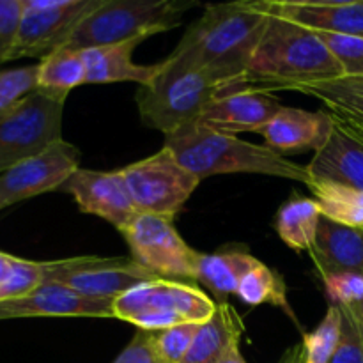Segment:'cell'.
I'll return each instance as SVG.
<instances>
[{
    "label": "cell",
    "instance_id": "e0dca14e",
    "mask_svg": "<svg viewBox=\"0 0 363 363\" xmlns=\"http://www.w3.org/2000/svg\"><path fill=\"white\" fill-rule=\"evenodd\" d=\"M335 128L330 112H311L303 108L282 106L280 112L259 133L266 145L279 155L286 152H318L328 142Z\"/></svg>",
    "mask_w": 363,
    "mask_h": 363
},
{
    "label": "cell",
    "instance_id": "8fae6325",
    "mask_svg": "<svg viewBox=\"0 0 363 363\" xmlns=\"http://www.w3.org/2000/svg\"><path fill=\"white\" fill-rule=\"evenodd\" d=\"M103 0H23L20 30L9 60L46 59L69 43L74 28Z\"/></svg>",
    "mask_w": 363,
    "mask_h": 363
},
{
    "label": "cell",
    "instance_id": "ffe728a7",
    "mask_svg": "<svg viewBox=\"0 0 363 363\" xmlns=\"http://www.w3.org/2000/svg\"><path fill=\"white\" fill-rule=\"evenodd\" d=\"M142 39L119 43V45L99 46L84 50L82 55L87 69V85L91 84H117V82H133L140 87L149 85L162 69V62L155 66H142L133 62V52Z\"/></svg>",
    "mask_w": 363,
    "mask_h": 363
},
{
    "label": "cell",
    "instance_id": "9c48e42d",
    "mask_svg": "<svg viewBox=\"0 0 363 363\" xmlns=\"http://www.w3.org/2000/svg\"><path fill=\"white\" fill-rule=\"evenodd\" d=\"M138 213L172 218L183 209L201 179L184 169L167 147L121 169Z\"/></svg>",
    "mask_w": 363,
    "mask_h": 363
},
{
    "label": "cell",
    "instance_id": "4fadbf2b",
    "mask_svg": "<svg viewBox=\"0 0 363 363\" xmlns=\"http://www.w3.org/2000/svg\"><path fill=\"white\" fill-rule=\"evenodd\" d=\"M60 191L69 194L84 213L99 216L119 230H123L138 213L121 170L103 172L78 169L60 186Z\"/></svg>",
    "mask_w": 363,
    "mask_h": 363
},
{
    "label": "cell",
    "instance_id": "603a6c76",
    "mask_svg": "<svg viewBox=\"0 0 363 363\" xmlns=\"http://www.w3.org/2000/svg\"><path fill=\"white\" fill-rule=\"evenodd\" d=\"M298 92L314 96L325 103L333 119L363 140V82L339 78L332 82L298 87Z\"/></svg>",
    "mask_w": 363,
    "mask_h": 363
},
{
    "label": "cell",
    "instance_id": "f546056e",
    "mask_svg": "<svg viewBox=\"0 0 363 363\" xmlns=\"http://www.w3.org/2000/svg\"><path fill=\"white\" fill-rule=\"evenodd\" d=\"M39 64L0 71V116L38 91Z\"/></svg>",
    "mask_w": 363,
    "mask_h": 363
},
{
    "label": "cell",
    "instance_id": "ac0fdd59",
    "mask_svg": "<svg viewBox=\"0 0 363 363\" xmlns=\"http://www.w3.org/2000/svg\"><path fill=\"white\" fill-rule=\"evenodd\" d=\"M311 257L321 279L339 273L363 277V229L340 225L323 216Z\"/></svg>",
    "mask_w": 363,
    "mask_h": 363
},
{
    "label": "cell",
    "instance_id": "7a4b0ae2",
    "mask_svg": "<svg viewBox=\"0 0 363 363\" xmlns=\"http://www.w3.org/2000/svg\"><path fill=\"white\" fill-rule=\"evenodd\" d=\"M342 78V69L318 32L268 13L243 87L255 91H296L298 87Z\"/></svg>",
    "mask_w": 363,
    "mask_h": 363
},
{
    "label": "cell",
    "instance_id": "f35d334b",
    "mask_svg": "<svg viewBox=\"0 0 363 363\" xmlns=\"http://www.w3.org/2000/svg\"><path fill=\"white\" fill-rule=\"evenodd\" d=\"M353 80H358V78H353ZM363 82V80H362Z\"/></svg>",
    "mask_w": 363,
    "mask_h": 363
},
{
    "label": "cell",
    "instance_id": "d6a6232c",
    "mask_svg": "<svg viewBox=\"0 0 363 363\" xmlns=\"http://www.w3.org/2000/svg\"><path fill=\"white\" fill-rule=\"evenodd\" d=\"M23 0H0V64L9 62V55L20 30Z\"/></svg>",
    "mask_w": 363,
    "mask_h": 363
},
{
    "label": "cell",
    "instance_id": "3957f363",
    "mask_svg": "<svg viewBox=\"0 0 363 363\" xmlns=\"http://www.w3.org/2000/svg\"><path fill=\"white\" fill-rule=\"evenodd\" d=\"M177 162L199 179L218 174H264L311 183L307 167L291 162L268 145L245 142L236 135L211 130L199 121L165 135V145Z\"/></svg>",
    "mask_w": 363,
    "mask_h": 363
},
{
    "label": "cell",
    "instance_id": "7402d4cb",
    "mask_svg": "<svg viewBox=\"0 0 363 363\" xmlns=\"http://www.w3.org/2000/svg\"><path fill=\"white\" fill-rule=\"evenodd\" d=\"M259 262L243 248H223L215 254H201L197 280L211 291L216 305L227 303V296L236 294L243 277Z\"/></svg>",
    "mask_w": 363,
    "mask_h": 363
},
{
    "label": "cell",
    "instance_id": "6da1fadb",
    "mask_svg": "<svg viewBox=\"0 0 363 363\" xmlns=\"http://www.w3.org/2000/svg\"><path fill=\"white\" fill-rule=\"evenodd\" d=\"M266 23L268 13L259 2L206 6L204 14L188 27L179 45L162 60L160 74L204 69L227 82L230 91H238L243 87Z\"/></svg>",
    "mask_w": 363,
    "mask_h": 363
},
{
    "label": "cell",
    "instance_id": "d4e9b609",
    "mask_svg": "<svg viewBox=\"0 0 363 363\" xmlns=\"http://www.w3.org/2000/svg\"><path fill=\"white\" fill-rule=\"evenodd\" d=\"M308 188L321 209V216L340 225L363 229V191L318 177H311Z\"/></svg>",
    "mask_w": 363,
    "mask_h": 363
},
{
    "label": "cell",
    "instance_id": "d6986e66",
    "mask_svg": "<svg viewBox=\"0 0 363 363\" xmlns=\"http://www.w3.org/2000/svg\"><path fill=\"white\" fill-rule=\"evenodd\" d=\"M311 177L335 181L363 191V140L335 121L328 142L307 165Z\"/></svg>",
    "mask_w": 363,
    "mask_h": 363
},
{
    "label": "cell",
    "instance_id": "1f68e13d",
    "mask_svg": "<svg viewBox=\"0 0 363 363\" xmlns=\"http://www.w3.org/2000/svg\"><path fill=\"white\" fill-rule=\"evenodd\" d=\"M326 294L332 305L337 307H350L363 300V277L354 273H339L323 279Z\"/></svg>",
    "mask_w": 363,
    "mask_h": 363
},
{
    "label": "cell",
    "instance_id": "5b68a950",
    "mask_svg": "<svg viewBox=\"0 0 363 363\" xmlns=\"http://www.w3.org/2000/svg\"><path fill=\"white\" fill-rule=\"evenodd\" d=\"M215 311L216 301L204 291L167 279L145 282L113 300V318L144 332H158L183 323L202 325Z\"/></svg>",
    "mask_w": 363,
    "mask_h": 363
},
{
    "label": "cell",
    "instance_id": "4316f807",
    "mask_svg": "<svg viewBox=\"0 0 363 363\" xmlns=\"http://www.w3.org/2000/svg\"><path fill=\"white\" fill-rule=\"evenodd\" d=\"M236 294L241 301L252 305V307L272 303L277 307H282L287 314L293 315L289 305H287L286 284H284L282 275L264 266L262 262H259L250 273L243 277V280L238 286Z\"/></svg>",
    "mask_w": 363,
    "mask_h": 363
},
{
    "label": "cell",
    "instance_id": "5bb4252c",
    "mask_svg": "<svg viewBox=\"0 0 363 363\" xmlns=\"http://www.w3.org/2000/svg\"><path fill=\"white\" fill-rule=\"evenodd\" d=\"M18 318H113V300L77 293L57 282H43L30 294L0 301V319Z\"/></svg>",
    "mask_w": 363,
    "mask_h": 363
},
{
    "label": "cell",
    "instance_id": "4dcf8cb0",
    "mask_svg": "<svg viewBox=\"0 0 363 363\" xmlns=\"http://www.w3.org/2000/svg\"><path fill=\"white\" fill-rule=\"evenodd\" d=\"M318 35L339 62L342 78L363 80V38L328 34V32H318Z\"/></svg>",
    "mask_w": 363,
    "mask_h": 363
},
{
    "label": "cell",
    "instance_id": "83f0119b",
    "mask_svg": "<svg viewBox=\"0 0 363 363\" xmlns=\"http://www.w3.org/2000/svg\"><path fill=\"white\" fill-rule=\"evenodd\" d=\"M342 337V311L330 305L325 319L312 333H305L301 344L303 363H330Z\"/></svg>",
    "mask_w": 363,
    "mask_h": 363
},
{
    "label": "cell",
    "instance_id": "8d00e7d4",
    "mask_svg": "<svg viewBox=\"0 0 363 363\" xmlns=\"http://www.w3.org/2000/svg\"><path fill=\"white\" fill-rule=\"evenodd\" d=\"M340 308H342V311L346 312L351 319H353V323L357 325L358 332H360L363 337V300L358 301V303L350 305V307H340Z\"/></svg>",
    "mask_w": 363,
    "mask_h": 363
},
{
    "label": "cell",
    "instance_id": "277c9868",
    "mask_svg": "<svg viewBox=\"0 0 363 363\" xmlns=\"http://www.w3.org/2000/svg\"><path fill=\"white\" fill-rule=\"evenodd\" d=\"M194 6L183 0H103L78 23L64 48L84 52L135 39L145 41L176 28L184 11Z\"/></svg>",
    "mask_w": 363,
    "mask_h": 363
},
{
    "label": "cell",
    "instance_id": "52a82bcc",
    "mask_svg": "<svg viewBox=\"0 0 363 363\" xmlns=\"http://www.w3.org/2000/svg\"><path fill=\"white\" fill-rule=\"evenodd\" d=\"M64 103L38 89L0 116V176L62 140Z\"/></svg>",
    "mask_w": 363,
    "mask_h": 363
},
{
    "label": "cell",
    "instance_id": "30bf717a",
    "mask_svg": "<svg viewBox=\"0 0 363 363\" xmlns=\"http://www.w3.org/2000/svg\"><path fill=\"white\" fill-rule=\"evenodd\" d=\"M158 280L131 257H71L43 262V282H57L77 293L117 300L128 291Z\"/></svg>",
    "mask_w": 363,
    "mask_h": 363
},
{
    "label": "cell",
    "instance_id": "74e56055",
    "mask_svg": "<svg viewBox=\"0 0 363 363\" xmlns=\"http://www.w3.org/2000/svg\"><path fill=\"white\" fill-rule=\"evenodd\" d=\"M218 363H247V362H245L243 354H241L240 346H234L233 350H230Z\"/></svg>",
    "mask_w": 363,
    "mask_h": 363
},
{
    "label": "cell",
    "instance_id": "e575fe53",
    "mask_svg": "<svg viewBox=\"0 0 363 363\" xmlns=\"http://www.w3.org/2000/svg\"><path fill=\"white\" fill-rule=\"evenodd\" d=\"M113 363H163L162 358L156 354L155 346L151 342L149 332L138 330L133 340L124 347L123 353L116 358Z\"/></svg>",
    "mask_w": 363,
    "mask_h": 363
},
{
    "label": "cell",
    "instance_id": "836d02e7",
    "mask_svg": "<svg viewBox=\"0 0 363 363\" xmlns=\"http://www.w3.org/2000/svg\"><path fill=\"white\" fill-rule=\"evenodd\" d=\"M342 311V308H340ZM330 363H363V337L353 319L342 311V337Z\"/></svg>",
    "mask_w": 363,
    "mask_h": 363
},
{
    "label": "cell",
    "instance_id": "44dd1931",
    "mask_svg": "<svg viewBox=\"0 0 363 363\" xmlns=\"http://www.w3.org/2000/svg\"><path fill=\"white\" fill-rule=\"evenodd\" d=\"M243 323L229 303L216 305V311L202 323L194 344L183 363H218L233 350L240 346Z\"/></svg>",
    "mask_w": 363,
    "mask_h": 363
},
{
    "label": "cell",
    "instance_id": "cb8c5ba5",
    "mask_svg": "<svg viewBox=\"0 0 363 363\" xmlns=\"http://www.w3.org/2000/svg\"><path fill=\"white\" fill-rule=\"evenodd\" d=\"M321 218V209L314 199L296 195L287 201L277 213V234L293 250L311 252L315 236H318Z\"/></svg>",
    "mask_w": 363,
    "mask_h": 363
},
{
    "label": "cell",
    "instance_id": "8992f818",
    "mask_svg": "<svg viewBox=\"0 0 363 363\" xmlns=\"http://www.w3.org/2000/svg\"><path fill=\"white\" fill-rule=\"evenodd\" d=\"M229 91L227 82L204 69L158 73L151 84L138 89L137 105L145 126L170 135L197 121L213 99Z\"/></svg>",
    "mask_w": 363,
    "mask_h": 363
},
{
    "label": "cell",
    "instance_id": "7c38bea8",
    "mask_svg": "<svg viewBox=\"0 0 363 363\" xmlns=\"http://www.w3.org/2000/svg\"><path fill=\"white\" fill-rule=\"evenodd\" d=\"M80 151L62 138L39 155L14 165L0 176V209L46 191L60 190L80 169Z\"/></svg>",
    "mask_w": 363,
    "mask_h": 363
},
{
    "label": "cell",
    "instance_id": "484cf974",
    "mask_svg": "<svg viewBox=\"0 0 363 363\" xmlns=\"http://www.w3.org/2000/svg\"><path fill=\"white\" fill-rule=\"evenodd\" d=\"M80 85H87V69L82 52L60 48L39 62V91L66 99Z\"/></svg>",
    "mask_w": 363,
    "mask_h": 363
},
{
    "label": "cell",
    "instance_id": "f1b7e54d",
    "mask_svg": "<svg viewBox=\"0 0 363 363\" xmlns=\"http://www.w3.org/2000/svg\"><path fill=\"white\" fill-rule=\"evenodd\" d=\"M201 325L199 323H183L158 332H149L156 354L163 363H183L194 344Z\"/></svg>",
    "mask_w": 363,
    "mask_h": 363
},
{
    "label": "cell",
    "instance_id": "ba28073f",
    "mask_svg": "<svg viewBox=\"0 0 363 363\" xmlns=\"http://www.w3.org/2000/svg\"><path fill=\"white\" fill-rule=\"evenodd\" d=\"M131 259L158 279L197 280L201 252H195L174 227L172 218L137 213L121 230Z\"/></svg>",
    "mask_w": 363,
    "mask_h": 363
},
{
    "label": "cell",
    "instance_id": "9a60e30c",
    "mask_svg": "<svg viewBox=\"0 0 363 363\" xmlns=\"http://www.w3.org/2000/svg\"><path fill=\"white\" fill-rule=\"evenodd\" d=\"M273 94L255 89L223 92L202 110L199 123L227 135L261 131L282 108Z\"/></svg>",
    "mask_w": 363,
    "mask_h": 363
},
{
    "label": "cell",
    "instance_id": "2e32d148",
    "mask_svg": "<svg viewBox=\"0 0 363 363\" xmlns=\"http://www.w3.org/2000/svg\"><path fill=\"white\" fill-rule=\"evenodd\" d=\"M259 6L266 13L328 34L363 38V0L350 2H312V0H262Z\"/></svg>",
    "mask_w": 363,
    "mask_h": 363
},
{
    "label": "cell",
    "instance_id": "d590c367",
    "mask_svg": "<svg viewBox=\"0 0 363 363\" xmlns=\"http://www.w3.org/2000/svg\"><path fill=\"white\" fill-rule=\"evenodd\" d=\"M18 257L14 255L0 252V301H2V294L6 291L7 284H9L11 277H13L14 268H16Z\"/></svg>",
    "mask_w": 363,
    "mask_h": 363
}]
</instances>
